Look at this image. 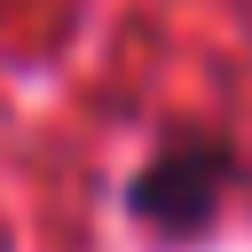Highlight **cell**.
<instances>
[{"instance_id": "obj_1", "label": "cell", "mask_w": 252, "mask_h": 252, "mask_svg": "<svg viewBox=\"0 0 252 252\" xmlns=\"http://www.w3.org/2000/svg\"><path fill=\"white\" fill-rule=\"evenodd\" d=\"M228 173H236V158H228L220 134H181V142H165V150L126 181V205H134V220H150L158 236H197V228L220 213Z\"/></svg>"}]
</instances>
